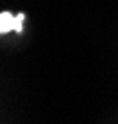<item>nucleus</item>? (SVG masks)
I'll return each instance as SVG.
<instances>
[{
	"label": "nucleus",
	"mask_w": 118,
	"mask_h": 124,
	"mask_svg": "<svg viewBox=\"0 0 118 124\" xmlns=\"http://www.w3.org/2000/svg\"><path fill=\"white\" fill-rule=\"evenodd\" d=\"M22 20H24V14L12 16L10 12H2L0 14V34H6V32H10V30L22 32Z\"/></svg>",
	"instance_id": "nucleus-1"
}]
</instances>
